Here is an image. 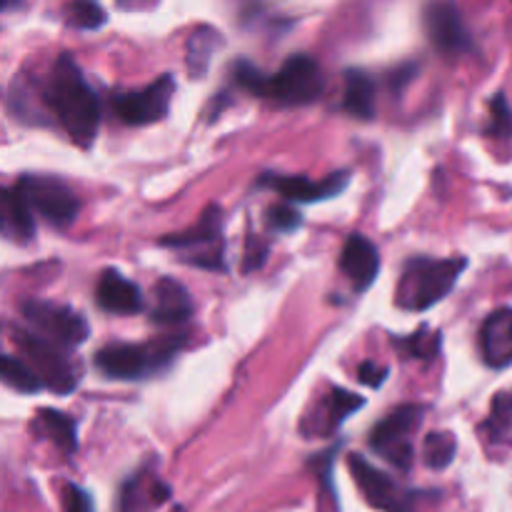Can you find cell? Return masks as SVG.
<instances>
[{
  "label": "cell",
  "instance_id": "1",
  "mask_svg": "<svg viewBox=\"0 0 512 512\" xmlns=\"http://www.w3.org/2000/svg\"><path fill=\"white\" fill-rule=\"evenodd\" d=\"M43 98L70 140L80 148H90L100 128V100L68 53L55 60Z\"/></svg>",
  "mask_w": 512,
  "mask_h": 512
},
{
  "label": "cell",
  "instance_id": "2",
  "mask_svg": "<svg viewBox=\"0 0 512 512\" xmlns=\"http://www.w3.org/2000/svg\"><path fill=\"white\" fill-rule=\"evenodd\" d=\"M233 80L258 98L280 105H308L323 95L325 78L320 63L310 55H290L275 75H265L248 60L233 65Z\"/></svg>",
  "mask_w": 512,
  "mask_h": 512
},
{
  "label": "cell",
  "instance_id": "3",
  "mask_svg": "<svg viewBox=\"0 0 512 512\" xmlns=\"http://www.w3.org/2000/svg\"><path fill=\"white\" fill-rule=\"evenodd\" d=\"M465 268H468L465 258H425V255L410 258L395 290V303L410 313L430 310L448 298Z\"/></svg>",
  "mask_w": 512,
  "mask_h": 512
},
{
  "label": "cell",
  "instance_id": "4",
  "mask_svg": "<svg viewBox=\"0 0 512 512\" xmlns=\"http://www.w3.org/2000/svg\"><path fill=\"white\" fill-rule=\"evenodd\" d=\"M185 335H170L158 343H113L95 355V368L110 380H148L170 368Z\"/></svg>",
  "mask_w": 512,
  "mask_h": 512
},
{
  "label": "cell",
  "instance_id": "5",
  "mask_svg": "<svg viewBox=\"0 0 512 512\" xmlns=\"http://www.w3.org/2000/svg\"><path fill=\"white\" fill-rule=\"evenodd\" d=\"M160 245L175 250L183 263L195 265V268L210 270V273H225L228 270V265H225L223 210L218 205H210L193 228L160 238Z\"/></svg>",
  "mask_w": 512,
  "mask_h": 512
},
{
  "label": "cell",
  "instance_id": "6",
  "mask_svg": "<svg viewBox=\"0 0 512 512\" xmlns=\"http://www.w3.org/2000/svg\"><path fill=\"white\" fill-rule=\"evenodd\" d=\"M20 350L28 358L30 368L35 370L38 380L43 383V388L53 390L55 395H70L78 388V368L73 365V360L65 355L63 345L53 343V340L43 338L35 330H20L15 335Z\"/></svg>",
  "mask_w": 512,
  "mask_h": 512
},
{
  "label": "cell",
  "instance_id": "7",
  "mask_svg": "<svg viewBox=\"0 0 512 512\" xmlns=\"http://www.w3.org/2000/svg\"><path fill=\"white\" fill-rule=\"evenodd\" d=\"M425 418V408L420 405H400L385 420H380L370 433V448L400 470H410L413 465V440L410 435L420 428Z\"/></svg>",
  "mask_w": 512,
  "mask_h": 512
},
{
  "label": "cell",
  "instance_id": "8",
  "mask_svg": "<svg viewBox=\"0 0 512 512\" xmlns=\"http://www.w3.org/2000/svg\"><path fill=\"white\" fill-rule=\"evenodd\" d=\"M15 188L20 190L30 210L55 228H68L78 218L80 203L63 180L50 175H23Z\"/></svg>",
  "mask_w": 512,
  "mask_h": 512
},
{
  "label": "cell",
  "instance_id": "9",
  "mask_svg": "<svg viewBox=\"0 0 512 512\" xmlns=\"http://www.w3.org/2000/svg\"><path fill=\"white\" fill-rule=\"evenodd\" d=\"M23 315L35 333L63 345V348H78L90 335L88 320L75 310L65 308V305L28 300L23 305Z\"/></svg>",
  "mask_w": 512,
  "mask_h": 512
},
{
  "label": "cell",
  "instance_id": "10",
  "mask_svg": "<svg viewBox=\"0 0 512 512\" xmlns=\"http://www.w3.org/2000/svg\"><path fill=\"white\" fill-rule=\"evenodd\" d=\"M175 95V78L170 73L160 75L145 88L123 93L113 98V108L118 118L128 125H150L158 123L168 115L170 103Z\"/></svg>",
  "mask_w": 512,
  "mask_h": 512
},
{
  "label": "cell",
  "instance_id": "11",
  "mask_svg": "<svg viewBox=\"0 0 512 512\" xmlns=\"http://www.w3.org/2000/svg\"><path fill=\"white\" fill-rule=\"evenodd\" d=\"M350 473H353L355 483L363 490L365 500L373 508L383 512H410L415 503V493L400 488L390 475L383 470L373 468L363 455H350Z\"/></svg>",
  "mask_w": 512,
  "mask_h": 512
},
{
  "label": "cell",
  "instance_id": "12",
  "mask_svg": "<svg viewBox=\"0 0 512 512\" xmlns=\"http://www.w3.org/2000/svg\"><path fill=\"white\" fill-rule=\"evenodd\" d=\"M425 30L435 48L443 55L473 53V38L453 0H435L425 8Z\"/></svg>",
  "mask_w": 512,
  "mask_h": 512
},
{
  "label": "cell",
  "instance_id": "13",
  "mask_svg": "<svg viewBox=\"0 0 512 512\" xmlns=\"http://www.w3.org/2000/svg\"><path fill=\"white\" fill-rule=\"evenodd\" d=\"M258 185L260 188H273L275 193L283 195L285 200H293V203H320V200L338 198L350 185V173L348 170H338V173H330L323 180H310L303 178V175L263 173Z\"/></svg>",
  "mask_w": 512,
  "mask_h": 512
},
{
  "label": "cell",
  "instance_id": "14",
  "mask_svg": "<svg viewBox=\"0 0 512 512\" xmlns=\"http://www.w3.org/2000/svg\"><path fill=\"white\" fill-rule=\"evenodd\" d=\"M340 270L348 275L355 293H365L378 280L380 253L365 235L353 233L345 240L343 255H340Z\"/></svg>",
  "mask_w": 512,
  "mask_h": 512
},
{
  "label": "cell",
  "instance_id": "15",
  "mask_svg": "<svg viewBox=\"0 0 512 512\" xmlns=\"http://www.w3.org/2000/svg\"><path fill=\"white\" fill-rule=\"evenodd\" d=\"M480 355L495 370L512 365V308H498L480 328Z\"/></svg>",
  "mask_w": 512,
  "mask_h": 512
},
{
  "label": "cell",
  "instance_id": "16",
  "mask_svg": "<svg viewBox=\"0 0 512 512\" xmlns=\"http://www.w3.org/2000/svg\"><path fill=\"white\" fill-rule=\"evenodd\" d=\"M95 300H98L100 310L113 315H135L143 310V293L138 285L113 268L103 270L100 275Z\"/></svg>",
  "mask_w": 512,
  "mask_h": 512
},
{
  "label": "cell",
  "instance_id": "17",
  "mask_svg": "<svg viewBox=\"0 0 512 512\" xmlns=\"http://www.w3.org/2000/svg\"><path fill=\"white\" fill-rule=\"evenodd\" d=\"M365 405V398L353 395L345 388H333L323 400H318L313 413L308 415V420L313 425L305 428V433L310 435H333L355 410H360Z\"/></svg>",
  "mask_w": 512,
  "mask_h": 512
},
{
  "label": "cell",
  "instance_id": "18",
  "mask_svg": "<svg viewBox=\"0 0 512 512\" xmlns=\"http://www.w3.org/2000/svg\"><path fill=\"white\" fill-rule=\"evenodd\" d=\"M155 305L150 310V320L155 325H165V328H173V325H183L185 320H190L193 315V300L190 293L173 278H160L155 283Z\"/></svg>",
  "mask_w": 512,
  "mask_h": 512
},
{
  "label": "cell",
  "instance_id": "19",
  "mask_svg": "<svg viewBox=\"0 0 512 512\" xmlns=\"http://www.w3.org/2000/svg\"><path fill=\"white\" fill-rule=\"evenodd\" d=\"M0 235L13 243H30L35 235V218L18 188H0Z\"/></svg>",
  "mask_w": 512,
  "mask_h": 512
},
{
  "label": "cell",
  "instance_id": "20",
  "mask_svg": "<svg viewBox=\"0 0 512 512\" xmlns=\"http://www.w3.org/2000/svg\"><path fill=\"white\" fill-rule=\"evenodd\" d=\"M170 498V488L150 473H138L123 485L118 498V512H153Z\"/></svg>",
  "mask_w": 512,
  "mask_h": 512
},
{
  "label": "cell",
  "instance_id": "21",
  "mask_svg": "<svg viewBox=\"0 0 512 512\" xmlns=\"http://www.w3.org/2000/svg\"><path fill=\"white\" fill-rule=\"evenodd\" d=\"M35 430L65 455H73L78 450V425L70 415L58 413V410L43 408L35 420Z\"/></svg>",
  "mask_w": 512,
  "mask_h": 512
},
{
  "label": "cell",
  "instance_id": "22",
  "mask_svg": "<svg viewBox=\"0 0 512 512\" xmlns=\"http://www.w3.org/2000/svg\"><path fill=\"white\" fill-rule=\"evenodd\" d=\"M343 110L360 120H370L375 115V83L363 70H348L345 73Z\"/></svg>",
  "mask_w": 512,
  "mask_h": 512
},
{
  "label": "cell",
  "instance_id": "23",
  "mask_svg": "<svg viewBox=\"0 0 512 512\" xmlns=\"http://www.w3.org/2000/svg\"><path fill=\"white\" fill-rule=\"evenodd\" d=\"M485 440L490 448L510 450L512 448V395L500 393L495 395L490 405V415L483 423Z\"/></svg>",
  "mask_w": 512,
  "mask_h": 512
},
{
  "label": "cell",
  "instance_id": "24",
  "mask_svg": "<svg viewBox=\"0 0 512 512\" xmlns=\"http://www.w3.org/2000/svg\"><path fill=\"white\" fill-rule=\"evenodd\" d=\"M0 383L23 395H33L43 390V383L38 380L35 370L23 360L10 358V355H0Z\"/></svg>",
  "mask_w": 512,
  "mask_h": 512
},
{
  "label": "cell",
  "instance_id": "25",
  "mask_svg": "<svg viewBox=\"0 0 512 512\" xmlns=\"http://www.w3.org/2000/svg\"><path fill=\"white\" fill-rule=\"evenodd\" d=\"M215 45H220V33L213 28H198L188 40V68L193 75H203L208 70L210 55L215 53Z\"/></svg>",
  "mask_w": 512,
  "mask_h": 512
},
{
  "label": "cell",
  "instance_id": "26",
  "mask_svg": "<svg viewBox=\"0 0 512 512\" xmlns=\"http://www.w3.org/2000/svg\"><path fill=\"white\" fill-rule=\"evenodd\" d=\"M458 453V440L448 430H438L425 438L423 445V460L430 470H445L455 460Z\"/></svg>",
  "mask_w": 512,
  "mask_h": 512
},
{
  "label": "cell",
  "instance_id": "27",
  "mask_svg": "<svg viewBox=\"0 0 512 512\" xmlns=\"http://www.w3.org/2000/svg\"><path fill=\"white\" fill-rule=\"evenodd\" d=\"M440 345H443V338H440L438 330L420 328L418 333L408 335L405 340H398V348L403 350L405 355L418 360H435L440 355Z\"/></svg>",
  "mask_w": 512,
  "mask_h": 512
},
{
  "label": "cell",
  "instance_id": "28",
  "mask_svg": "<svg viewBox=\"0 0 512 512\" xmlns=\"http://www.w3.org/2000/svg\"><path fill=\"white\" fill-rule=\"evenodd\" d=\"M108 15L100 8L98 0H73L68 5V23L78 30H98L103 28Z\"/></svg>",
  "mask_w": 512,
  "mask_h": 512
},
{
  "label": "cell",
  "instance_id": "29",
  "mask_svg": "<svg viewBox=\"0 0 512 512\" xmlns=\"http://www.w3.org/2000/svg\"><path fill=\"white\" fill-rule=\"evenodd\" d=\"M485 135H490V138H512V108L505 93H498L490 100V120L485 125Z\"/></svg>",
  "mask_w": 512,
  "mask_h": 512
},
{
  "label": "cell",
  "instance_id": "30",
  "mask_svg": "<svg viewBox=\"0 0 512 512\" xmlns=\"http://www.w3.org/2000/svg\"><path fill=\"white\" fill-rule=\"evenodd\" d=\"M268 225L275 233H293L303 225V215L293 205H275L268 210Z\"/></svg>",
  "mask_w": 512,
  "mask_h": 512
},
{
  "label": "cell",
  "instance_id": "31",
  "mask_svg": "<svg viewBox=\"0 0 512 512\" xmlns=\"http://www.w3.org/2000/svg\"><path fill=\"white\" fill-rule=\"evenodd\" d=\"M63 505L65 512H93V500H90V495L73 483H68L63 488Z\"/></svg>",
  "mask_w": 512,
  "mask_h": 512
},
{
  "label": "cell",
  "instance_id": "32",
  "mask_svg": "<svg viewBox=\"0 0 512 512\" xmlns=\"http://www.w3.org/2000/svg\"><path fill=\"white\" fill-rule=\"evenodd\" d=\"M388 375H390V368L373 363V360H368V363H360V368H358V380L363 385H368V388H380V385L388 380Z\"/></svg>",
  "mask_w": 512,
  "mask_h": 512
},
{
  "label": "cell",
  "instance_id": "33",
  "mask_svg": "<svg viewBox=\"0 0 512 512\" xmlns=\"http://www.w3.org/2000/svg\"><path fill=\"white\" fill-rule=\"evenodd\" d=\"M265 258H268V245H265L263 240H258L250 235L248 250H245V265H243L245 273H253V270H258L260 265L265 263Z\"/></svg>",
  "mask_w": 512,
  "mask_h": 512
},
{
  "label": "cell",
  "instance_id": "34",
  "mask_svg": "<svg viewBox=\"0 0 512 512\" xmlns=\"http://www.w3.org/2000/svg\"><path fill=\"white\" fill-rule=\"evenodd\" d=\"M10 3H13V0H0V10H5V8H8Z\"/></svg>",
  "mask_w": 512,
  "mask_h": 512
},
{
  "label": "cell",
  "instance_id": "35",
  "mask_svg": "<svg viewBox=\"0 0 512 512\" xmlns=\"http://www.w3.org/2000/svg\"><path fill=\"white\" fill-rule=\"evenodd\" d=\"M118 3H120V5H123V8H125V5H128V0H118Z\"/></svg>",
  "mask_w": 512,
  "mask_h": 512
}]
</instances>
